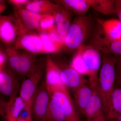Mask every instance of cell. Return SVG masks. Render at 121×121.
Returning a JSON list of instances; mask_svg holds the SVG:
<instances>
[{
    "mask_svg": "<svg viewBox=\"0 0 121 121\" xmlns=\"http://www.w3.org/2000/svg\"><path fill=\"white\" fill-rule=\"evenodd\" d=\"M70 66L83 75L90 76V71L82 58L79 48L73 57Z\"/></svg>",
    "mask_w": 121,
    "mask_h": 121,
    "instance_id": "obj_25",
    "label": "cell"
},
{
    "mask_svg": "<svg viewBox=\"0 0 121 121\" xmlns=\"http://www.w3.org/2000/svg\"><path fill=\"white\" fill-rule=\"evenodd\" d=\"M91 7L98 12L104 15L116 13L114 0H91Z\"/></svg>",
    "mask_w": 121,
    "mask_h": 121,
    "instance_id": "obj_24",
    "label": "cell"
},
{
    "mask_svg": "<svg viewBox=\"0 0 121 121\" xmlns=\"http://www.w3.org/2000/svg\"><path fill=\"white\" fill-rule=\"evenodd\" d=\"M7 62L13 71L20 76H24L31 71L35 66L36 55L17 50L13 47L5 49Z\"/></svg>",
    "mask_w": 121,
    "mask_h": 121,
    "instance_id": "obj_3",
    "label": "cell"
},
{
    "mask_svg": "<svg viewBox=\"0 0 121 121\" xmlns=\"http://www.w3.org/2000/svg\"><path fill=\"white\" fill-rule=\"evenodd\" d=\"M16 121H27V120H25V119H23L21 118L20 117H18Z\"/></svg>",
    "mask_w": 121,
    "mask_h": 121,
    "instance_id": "obj_35",
    "label": "cell"
},
{
    "mask_svg": "<svg viewBox=\"0 0 121 121\" xmlns=\"http://www.w3.org/2000/svg\"><path fill=\"white\" fill-rule=\"evenodd\" d=\"M101 28L94 36L92 45L97 48L101 53L121 56V40L109 39Z\"/></svg>",
    "mask_w": 121,
    "mask_h": 121,
    "instance_id": "obj_10",
    "label": "cell"
},
{
    "mask_svg": "<svg viewBox=\"0 0 121 121\" xmlns=\"http://www.w3.org/2000/svg\"><path fill=\"white\" fill-rule=\"evenodd\" d=\"M55 25V19L52 14L41 15L39 21L38 31L39 32H47Z\"/></svg>",
    "mask_w": 121,
    "mask_h": 121,
    "instance_id": "obj_27",
    "label": "cell"
},
{
    "mask_svg": "<svg viewBox=\"0 0 121 121\" xmlns=\"http://www.w3.org/2000/svg\"><path fill=\"white\" fill-rule=\"evenodd\" d=\"M20 28V22L15 15L0 16V42L7 47H14Z\"/></svg>",
    "mask_w": 121,
    "mask_h": 121,
    "instance_id": "obj_6",
    "label": "cell"
},
{
    "mask_svg": "<svg viewBox=\"0 0 121 121\" xmlns=\"http://www.w3.org/2000/svg\"><path fill=\"white\" fill-rule=\"evenodd\" d=\"M81 121V120H79V121Z\"/></svg>",
    "mask_w": 121,
    "mask_h": 121,
    "instance_id": "obj_37",
    "label": "cell"
},
{
    "mask_svg": "<svg viewBox=\"0 0 121 121\" xmlns=\"http://www.w3.org/2000/svg\"><path fill=\"white\" fill-rule=\"evenodd\" d=\"M121 115V88L114 89L111 98L110 107L106 120L115 121Z\"/></svg>",
    "mask_w": 121,
    "mask_h": 121,
    "instance_id": "obj_22",
    "label": "cell"
},
{
    "mask_svg": "<svg viewBox=\"0 0 121 121\" xmlns=\"http://www.w3.org/2000/svg\"><path fill=\"white\" fill-rule=\"evenodd\" d=\"M25 107L23 100L16 95L11 97L8 102H4L2 107L4 108L7 121H16Z\"/></svg>",
    "mask_w": 121,
    "mask_h": 121,
    "instance_id": "obj_18",
    "label": "cell"
},
{
    "mask_svg": "<svg viewBox=\"0 0 121 121\" xmlns=\"http://www.w3.org/2000/svg\"><path fill=\"white\" fill-rule=\"evenodd\" d=\"M47 87L51 98L56 101L62 108L65 114V121L80 120L79 114L67 88L65 86Z\"/></svg>",
    "mask_w": 121,
    "mask_h": 121,
    "instance_id": "obj_4",
    "label": "cell"
},
{
    "mask_svg": "<svg viewBox=\"0 0 121 121\" xmlns=\"http://www.w3.org/2000/svg\"><path fill=\"white\" fill-rule=\"evenodd\" d=\"M6 62L7 56L5 51L0 48V70H2L4 68Z\"/></svg>",
    "mask_w": 121,
    "mask_h": 121,
    "instance_id": "obj_31",
    "label": "cell"
},
{
    "mask_svg": "<svg viewBox=\"0 0 121 121\" xmlns=\"http://www.w3.org/2000/svg\"><path fill=\"white\" fill-rule=\"evenodd\" d=\"M114 5L116 13L121 22V0H114Z\"/></svg>",
    "mask_w": 121,
    "mask_h": 121,
    "instance_id": "obj_32",
    "label": "cell"
},
{
    "mask_svg": "<svg viewBox=\"0 0 121 121\" xmlns=\"http://www.w3.org/2000/svg\"><path fill=\"white\" fill-rule=\"evenodd\" d=\"M61 69V78L63 83L67 88L73 92L84 84L89 82L82 75L70 66Z\"/></svg>",
    "mask_w": 121,
    "mask_h": 121,
    "instance_id": "obj_13",
    "label": "cell"
},
{
    "mask_svg": "<svg viewBox=\"0 0 121 121\" xmlns=\"http://www.w3.org/2000/svg\"><path fill=\"white\" fill-rule=\"evenodd\" d=\"M101 53L102 64L96 89L102 99L106 117L109 110L111 95L114 89L115 63L117 56L112 54Z\"/></svg>",
    "mask_w": 121,
    "mask_h": 121,
    "instance_id": "obj_1",
    "label": "cell"
},
{
    "mask_svg": "<svg viewBox=\"0 0 121 121\" xmlns=\"http://www.w3.org/2000/svg\"><path fill=\"white\" fill-rule=\"evenodd\" d=\"M8 2L12 5L13 8H25L29 0H9Z\"/></svg>",
    "mask_w": 121,
    "mask_h": 121,
    "instance_id": "obj_30",
    "label": "cell"
},
{
    "mask_svg": "<svg viewBox=\"0 0 121 121\" xmlns=\"http://www.w3.org/2000/svg\"><path fill=\"white\" fill-rule=\"evenodd\" d=\"M71 11L60 6L52 14L58 32L63 37H66L71 24Z\"/></svg>",
    "mask_w": 121,
    "mask_h": 121,
    "instance_id": "obj_14",
    "label": "cell"
},
{
    "mask_svg": "<svg viewBox=\"0 0 121 121\" xmlns=\"http://www.w3.org/2000/svg\"><path fill=\"white\" fill-rule=\"evenodd\" d=\"M18 87V83L12 72L3 68L2 79L0 82V92L11 97L16 95Z\"/></svg>",
    "mask_w": 121,
    "mask_h": 121,
    "instance_id": "obj_17",
    "label": "cell"
},
{
    "mask_svg": "<svg viewBox=\"0 0 121 121\" xmlns=\"http://www.w3.org/2000/svg\"><path fill=\"white\" fill-rule=\"evenodd\" d=\"M56 2L79 16H84L91 7V0H60Z\"/></svg>",
    "mask_w": 121,
    "mask_h": 121,
    "instance_id": "obj_21",
    "label": "cell"
},
{
    "mask_svg": "<svg viewBox=\"0 0 121 121\" xmlns=\"http://www.w3.org/2000/svg\"><path fill=\"white\" fill-rule=\"evenodd\" d=\"M115 121H121V115L118 117V118Z\"/></svg>",
    "mask_w": 121,
    "mask_h": 121,
    "instance_id": "obj_36",
    "label": "cell"
},
{
    "mask_svg": "<svg viewBox=\"0 0 121 121\" xmlns=\"http://www.w3.org/2000/svg\"><path fill=\"white\" fill-rule=\"evenodd\" d=\"M97 20L103 31L109 39L121 40V22L119 20L98 19Z\"/></svg>",
    "mask_w": 121,
    "mask_h": 121,
    "instance_id": "obj_20",
    "label": "cell"
},
{
    "mask_svg": "<svg viewBox=\"0 0 121 121\" xmlns=\"http://www.w3.org/2000/svg\"><path fill=\"white\" fill-rule=\"evenodd\" d=\"M29 73V76L22 83L20 90V96L24 102V108L31 110L33 99L43 75V72L40 69H35L34 67Z\"/></svg>",
    "mask_w": 121,
    "mask_h": 121,
    "instance_id": "obj_8",
    "label": "cell"
},
{
    "mask_svg": "<svg viewBox=\"0 0 121 121\" xmlns=\"http://www.w3.org/2000/svg\"><path fill=\"white\" fill-rule=\"evenodd\" d=\"M60 5L47 0H32L29 1L25 8L40 15L52 14Z\"/></svg>",
    "mask_w": 121,
    "mask_h": 121,
    "instance_id": "obj_19",
    "label": "cell"
},
{
    "mask_svg": "<svg viewBox=\"0 0 121 121\" xmlns=\"http://www.w3.org/2000/svg\"><path fill=\"white\" fill-rule=\"evenodd\" d=\"M65 116L58 103L50 97V102L45 115L41 121H65Z\"/></svg>",
    "mask_w": 121,
    "mask_h": 121,
    "instance_id": "obj_23",
    "label": "cell"
},
{
    "mask_svg": "<svg viewBox=\"0 0 121 121\" xmlns=\"http://www.w3.org/2000/svg\"><path fill=\"white\" fill-rule=\"evenodd\" d=\"M7 8L6 4L4 0H0V16Z\"/></svg>",
    "mask_w": 121,
    "mask_h": 121,
    "instance_id": "obj_33",
    "label": "cell"
},
{
    "mask_svg": "<svg viewBox=\"0 0 121 121\" xmlns=\"http://www.w3.org/2000/svg\"><path fill=\"white\" fill-rule=\"evenodd\" d=\"M93 90L83 115L86 118L87 121H106L103 104L99 93L96 89Z\"/></svg>",
    "mask_w": 121,
    "mask_h": 121,
    "instance_id": "obj_11",
    "label": "cell"
},
{
    "mask_svg": "<svg viewBox=\"0 0 121 121\" xmlns=\"http://www.w3.org/2000/svg\"><path fill=\"white\" fill-rule=\"evenodd\" d=\"M89 17H75L65 37L64 45L69 50H77L83 43L90 31L91 23Z\"/></svg>",
    "mask_w": 121,
    "mask_h": 121,
    "instance_id": "obj_2",
    "label": "cell"
},
{
    "mask_svg": "<svg viewBox=\"0 0 121 121\" xmlns=\"http://www.w3.org/2000/svg\"><path fill=\"white\" fill-rule=\"evenodd\" d=\"M4 102L2 101L0 99V109L2 107L3 105H4ZM0 114H1V110L0 109Z\"/></svg>",
    "mask_w": 121,
    "mask_h": 121,
    "instance_id": "obj_34",
    "label": "cell"
},
{
    "mask_svg": "<svg viewBox=\"0 0 121 121\" xmlns=\"http://www.w3.org/2000/svg\"><path fill=\"white\" fill-rule=\"evenodd\" d=\"M115 70V83L117 86H121V56H117Z\"/></svg>",
    "mask_w": 121,
    "mask_h": 121,
    "instance_id": "obj_29",
    "label": "cell"
},
{
    "mask_svg": "<svg viewBox=\"0 0 121 121\" xmlns=\"http://www.w3.org/2000/svg\"><path fill=\"white\" fill-rule=\"evenodd\" d=\"M14 48L31 54H44L42 41L38 34L28 31L20 25L19 34Z\"/></svg>",
    "mask_w": 121,
    "mask_h": 121,
    "instance_id": "obj_7",
    "label": "cell"
},
{
    "mask_svg": "<svg viewBox=\"0 0 121 121\" xmlns=\"http://www.w3.org/2000/svg\"><path fill=\"white\" fill-rule=\"evenodd\" d=\"M47 32L52 42L61 49L65 44V38L60 35L55 25L48 30Z\"/></svg>",
    "mask_w": 121,
    "mask_h": 121,
    "instance_id": "obj_28",
    "label": "cell"
},
{
    "mask_svg": "<svg viewBox=\"0 0 121 121\" xmlns=\"http://www.w3.org/2000/svg\"><path fill=\"white\" fill-rule=\"evenodd\" d=\"M79 48L83 60L90 71L89 86L95 90L97 86L98 75L101 65V53L92 45H83Z\"/></svg>",
    "mask_w": 121,
    "mask_h": 121,
    "instance_id": "obj_5",
    "label": "cell"
},
{
    "mask_svg": "<svg viewBox=\"0 0 121 121\" xmlns=\"http://www.w3.org/2000/svg\"><path fill=\"white\" fill-rule=\"evenodd\" d=\"M13 9L14 15L23 28L28 31H38L41 15L25 8Z\"/></svg>",
    "mask_w": 121,
    "mask_h": 121,
    "instance_id": "obj_12",
    "label": "cell"
},
{
    "mask_svg": "<svg viewBox=\"0 0 121 121\" xmlns=\"http://www.w3.org/2000/svg\"><path fill=\"white\" fill-rule=\"evenodd\" d=\"M46 72L45 82L47 86H64L61 80V69L49 55L47 56Z\"/></svg>",
    "mask_w": 121,
    "mask_h": 121,
    "instance_id": "obj_15",
    "label": "cell"
},
{
    "mask_svg": "<svg viewBox=\"0 0 121 121\" xmlns=\"http://www.w3.org/2000/svg\"><path fill=\"white\" fill-rule=\"evenodd\" d=\"M50 96L45 82L38 86L32 103V114L35 121H41L47 112Z\"/></svg>",
    "mask_w": 121,
    "mask_h": 121,
    "instance_id": "obj_9",
    "label": "cell"
},
{
    "mask_svg": "<svg viewBox=\"0 0 121 121\" xmlns=\"http://www.w3.org/2000/svg\"><path fill=\"white\" fill-rule=\"evenodd\" d=\"M93 91L90 87L86 84L73 92L75 106L79 114L83 115L85 108L92 96Z\"/></svg>",
    "mask_w": 121,
    "mask_h": 121,
    "instance_id": "obj_16",
    "label": "cell"
},
{
    "mask_svg": "<svg viewBox=\"0 0 121 121\" xmlns=\"http://www.w3.org/2000/svg\"><path fill=\"white\" fill-rule=\"evenodd\" d=\"M38 35L42 41L44 54H54L61 50L51 40L47 32H39Z\"/></svg>",
    "mask_w": 121,
    "mask_h": 121,
    "instance_id": "obj_26",
    "label": "cell"
}]
</instances>
